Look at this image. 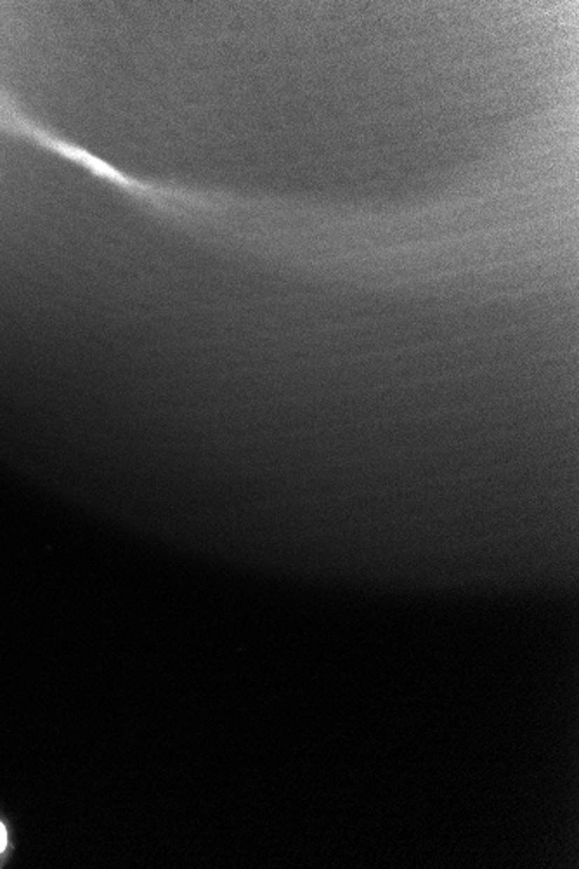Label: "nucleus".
Returning a JSON list of instances; mask_svg holds the SVG:
<instances>
[{"label": "nucleus", "mask_w": 579, "mask_h": 869, "mask_svg": "<svg viewBox=\"0 0 579 869\" xmlns=\"http://www.w3.org/2000/svg\"><path fill=\"white\" fill-rule=\"evenodd\" d=\"M6 843H7V835H6V828L0 824V852H4V849H6Z\"/></svg>", "instance_id": "obj_1"}]
</instances>
